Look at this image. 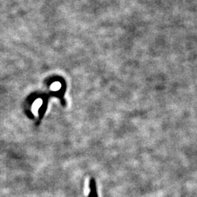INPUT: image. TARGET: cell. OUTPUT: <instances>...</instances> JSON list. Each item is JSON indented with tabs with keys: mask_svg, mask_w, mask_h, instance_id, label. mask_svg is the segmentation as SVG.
Returning <instances> with one entry per match:
<instances>
[]
</instances>
